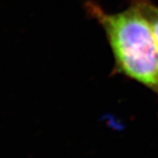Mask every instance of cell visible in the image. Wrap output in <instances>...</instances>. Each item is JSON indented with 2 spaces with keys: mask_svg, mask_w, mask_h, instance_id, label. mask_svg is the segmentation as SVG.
<instances>
[{
  "mask_svg": "<svg viewBox=\"0 0 158 158\" xmlns=\"http://www.w3.org/2000/svg\"><path fill=\"white\" fill-rule=\"evenodd\" d=\"M85 7L105 32L114 59L113 74L135 81L158 97V48L139 7L130 3L124 11L108 12L93 1Z\"/></svg>",
  "mask_w": 158,
  "mask_h": 158,
  "instance_id": "1",
  "label": "cell"
},
{
  "mask_svg": "<svg viewBox=\"0 0 158 158\" xmlns=\"http://www.w3.org/2000/svg\"><path fill=\"white\" fill-rule=\"evenodd\" d=\"M139 7L152 30L158 48V6L152 0H130Z\"/></svg>",
  "mask_w": 158,
  "mask_h": 158,
  "instance_id": "2",
  "label": "cell"
}]
</instances>
